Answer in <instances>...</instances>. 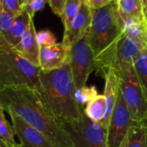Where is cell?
<instances>
[{
    "label": "cell",
    "instance_id": "cell-1",
    "mask_svg": "<svg viewBox=\"0 0 147 147\" xmlns=\"http://www.w3.org/2000/svg\"><path fill=\"white\" fill-rule=\"evenodd\" d=\"M0 107L11 110L37 128L56 147H73L69 135L47 109L39 93L27 87L0 89Z\"/></svg>",
    "mask_w": 147,
    "mask_h": 147
},
{
    "label": "cell",
    "instance_id": "cell-2",
    "mask_svg": "<svg viewBox=\"0 0 147 147\" xmlns=\"http://www.w3.org/2000/svg\"><path fill=\"white\" fill-rule=\"evenodd\" d=\"M41 101L61 125L79 120L84 109L76 99L75 85L70 63L50 71H40Z\"/></svg>",
    "mask_w": 147,
    "mask_h": 147
},
{
    "label": "cell",
    "instance_id": "cell-3",
    "mask_svg": "<svg viewBox=\"0 0 147 147\" xmlns=\"http://www.w3.org/2000/svg\"><path fill=\"white\" fill-rule=\"evenodd\" d=\"M41 69L22 57L0 38V89L27 87L40 93Z\"/></svg>",
    "mask_w": 147,
    "mask_h": 147
},
{
    "label": "cell",
    "instance_id": "cell-4",
    "mask_svg": "<svg viewBox=\"0 0 147 147\" xmlns=\"http://www.w3.org/2000/svg\"><path fill=\"white\" fill-rule=\"evenodd\" d=\"M122 34L115 0L102 8L92 9L88 38L95 58L108 49Z\"/></svg>",
    "mask_w": 147,
    "mask_h": 147
},
{
    "label": "cell",
    "instance_id": "cell-5",
    "mask_svg": "<svg viewBox=\"0 0 147 147\" xmlns=\"http://www.w3.org/2000/svg\"><path fill=\"white\" fill-rule=\"evenodd\" d=\"M147 47L143 43L123 33L108 49L96 57V70L103 77L109 69L117 72L134 65L136 56Z\"/></svg>",
    "mask_w": 147,
    "mask_h": 147
},
{
    "label": "cell",
    "instance_id": "cell-6",
    "mask_svg": "<svg viewBox=\"0 0 147 147\" xmlns=\"http://www.w3.org/2000/svg\"><path fill=\"white\" fill-rule=\"evenodd\" d=\"M120 89L134 123L147 126V93L134 65L118 72Z\"/></svg>",
    "mask_w": 147,
    "mask_h": 147
},
{
    "label": "cell",
    "instance_id": "cell-7",
    "mask_svg": "<svg viewBox=\"0 0 147 147\" xmlns=\"http://www.w3.org/2000/svg\"><path fill=\"white\" fill-rule=\"evenodd\" d=\"M62 126L73 147H109L108 130L101 123L91 121L85 113L79 120Z\"/></svg>",
    "mask_w": 147,
    "mask_h": 147
},
{
    "label": "cell",
    "instance_id": "cell-8",
    "mask_svg": "<svg viewBox=\"0 0 147 147\" xmlns=\"http://www.w3.org/2000/svg\"><path fill=\"white\" fill-rule=\"evenodd\" d=\"M70 65L77 89L86 86L89 76L96 70L95 54L89 42L88 33L71 47Z\"/></svg>",
    "mask_w": 147,
    "mask_h": 147
},
{
    "label": "cell",
    "instance_id": "cell-9",
    "mask_svg": "<svg viewBox=\"0 0 147 147\" xmlns=\"http://www.w3.org/2000/svg\"><path fill=\"white\" fill-rule=\"evenodd\" d=\"M133 124L134 121L130 115L121 90L119 89L117 101L108 128L109 147H119Z\"/></svg>",
    "mask_w": 147,
    "mask_h": 147
},
{
    "label": "cell",
    "instance_id": "cell-10",
    "mask_svg": "<svg viewBox=\"0 0 147 147\" xmlns=\"http://www.w3.org/2000/svg\"><path fill=\"white\" fill-rule=\"evenodd\" d=\"M10 117L15 135L20 140V147H56L46 135L11 110L5 111Z\"/></svg>",
    "mask_w": 147,
    "mask_h": 147
},
{
    "label": "cell",
    "instance_id": "cell-11",
    "mask_svg": "<svg viewBox=\"0 0 147 147\" xmlns=\"http://www.w3.org/2000/svg\"><path fill=\"white\" fill-rule=\"evenodd\" d=\"M92 18V9L83 0L80 9L74 17L70 28L65 31L63 43L71 48V47L84 37L89 32Z\"/></svg>",
    "mask_w": 147,
    "mask_h": 147
},
{
    "label": "cell",
    "instance_id": "cell-12",
    "mask_svg": "<svg viewBox=\"0 0 147 147\" xmlns=\"http://www.w3.org/2000/svg\"><path fill=\"white\" fill-rule=\"evenodd\" d=\"M71 49L63 42L53 46L40 47V67L43 71H50L70 63Z\"/></svg>",
    "mask_w": 147,
    "mask_h": 147
},
{
    "label": "cell",
    "instance_id": "cell-13",
    "mask_svg": "<svg viewBox=\"0 0 147 147\" xmlns=\"http://www.w3.org/2000/svg\"><path fill=\"white\" fill-rule=\"evenodd\" d=\"M22 57L31 62L33 65L40 67V47L37 40V32L32 19L28 29L23 34L20 43L13 47Z\"/></svg>",
    "mask_w": 147,
    "mask_h": 147
},
{
    "label": "cell",
    "instance_id": "cell-14",
    "mask_svg": "<svg viewBox=\"0 0 147 147\" xmlns=\"http://www.w3.org/2000/svg\"><path fill=\"white\" fill-rule=\"evenodd\" d=\"M105 79L104 96L106 99V113L101 124L108 130L111 117L117 101L118 91L120 89V77L115 69H109L103 76Z\"/></svg>",
    "mask_w": 147,
    "mask_h": 147
},
{
    "label": "cell",
    "instance_id": "cell-15",
    "mask_svg": "<svg viewBox=\"0 0 147 147\" xmlns=\"http://www.w3.org/2000/svg\"><path fill=\"white\" fill-rule=\"evenodd\" d=\"M115 4L120 18L146 21L141 0H115Z\"/></svg>",
    "mask_w": 147,
    "mask_h": 147
},
{
    "label": "cell",
    "instance_id": "cell-16",
    "mask_svg": "<svg viewBox=\"0 0 147 147\" xmlns=\"http://www.w3.org/2000/svg\"><path fill=\"white\" fill-rule=\"evenodd\" d=\"M32 19L33 18L30 17V16L27 12L23 11L21 15L16 17L12 28L9 33V34L4 38L3 37L0 38L3 39L7 42V44L11 47H15L20 43Z\"/></svg>",
    "mask_w": 147,
    "mask_h": 147
},
{
    "label": "cell",
    "instance_id": "cell-17",
    "mask_svg": "<svg viewBox=\"0 0 147 147\" xmlns=\"http://www.w3.org/2000/svg\"><path fill=\"white\" fill-rule=\"evenodd\" d=\"M84 113L91 121L101 123L106 113V99L104 95H98L91 99L85 106Z\"/></svg>",
    "mask_w": 147,
    "mask_h": 147
},
{
    "label": "cell",
    "instance_id": "cell-18",
    "mask_svg": "<svg viewBox=\"0 0 147 147\" xmlns=\"http://www.w3.org/2000/svg\"><path fill=\"white\" fill-rule=\"evenodd\" d=\"M4 112L3 109L0 107V141L8 147H20L14 138L13 126L6 120Z\"/></svg>",
    "mask_w": 147,
    "mask_h": 147
},
{
    "label": "cell",
    "instance_id": "cell-19",
    "mask_svg": "<svg viewBox=\"0 0 147 147\" xmlns=\"http://www.w3.org/2000/svg\"><path fill=\"white\" fill-rule=\"evenodd\" d=\"M128 138V147H147V126L134 122Z\"/></svg>",
    "mask_w": 147,
    "mask_h": 147
},
{
    "label": "cell",
    "instance_id": "cell-20",
    "mask_svg": "<svg viewBox=\"0 0 147 147\" xmlns=\"http://www.w3.org/2000/svg\"><path fill=\"white\" fill-rule=\"evenodd\" d=\"M134 67L137 76L147 93V47H145L136 56L134 61Z\"/></svg>",
    "mask_w": 147,
    "mask_h": 147
},
{
    "label": "cell",
    "instance_id": "cell-21",
    "mask_svg": "<svg viewBox=\"0 0 147 147\" xmlns=\"http://www.w3.org/2000/svg\"><path fill=\"white\" fill-rule=\"evenodd\" d=\"M83 0H66L64 14L62 16V22L65 27V31H67L71 24L80 9Z\"/></svg>",
    "mask_w": 147,
    "mask_h": 147
},
{
    "label": "cell",
    "instance_id": "cell-22",
    "mask_svg": "<svg viewBox=\"0 0 147 147\" xmlns=\"http://www.w3.org/2000/svg\"><path fill=\"white\" fill-rule=\"evenodd\" d=\"M97 88L94 85L92 86H84L82 88L77 89L76 90V99L78 103L82 105H87V103L93 99L95 96H98Z\"/></svg>",
    "mask_w": 147,
    "mask_h": 147
},
{
    "label": "cell",
    "instance_id": "cell-23",
    "mask_svg": "<svg viewBox=\"0 0 147 147\" xmlns=\"http://www.w3.org/2000/svg\"><path fill=\"white\" fill-rule=\"evenodd\" d=\"M16 17L0 6V37H6L10 32Z\"/></svg>",
    "mask_w": 147,
    "mask_h": 147
},
{
    "label": "cell",
    "instance_id": "cell-24",
    "mask_svg": "<svg viewBox=\"0 0 147 147\" xmlns=\"http://www.w3.org/2000/svg\"><path fill=\"white\" fill-rule=\"evenodd\" d=\"M37 40L40 47L53 46L57 43L56 37L49 29H44L37 32Z\"/></svg>",
    "mask_w": 147,
    "mask_h": 147
},
{
    "label": "cell",
    "instance_id": "cell-25",
    "mask_svg": "<svg viewBox=\"0 0 147 147\" xmlns=\"http://www.w3.org/2000/svg\"><path fill=\"white\" fill-rule=\"evenodd\" d=\"M0 6L15 17L18 16L24 11L19 3V0H0Z\"/></svg>",
    "mask_w": 147,
    "mask_h": 147
},
{
    "label": "cell",
    "instance_id": "cell-26",
    "mask_svg": "<svg viewBox=\"0 0 147 147\" xmlns=\"http://www.w3.org/2000/svg\"><path fill=\"white\" fill-rule=\"evenodd\" d=\"M45 3L46 0H26L23 9L30 16V17L34 18L36 12L44 9Z\"/></svg>",
    "mask_w": 147,
    "mask_h": 147
},
{
    "label": "cell",
    "instance_id": "cell-27",
    "mask_svg": "<svg viewBox=\"0 0 147 147\" xmlns=\"http://www.w3.org/2000/svg\"><path fill=\"white\" fill-rule=\"evenodd\" d=\"M53 12L62 18L66 0H47Z\"/></svg>",
    "mask_w": 147,
    "mask_h": 147
},
{
    "label": "cell",
    "instance_id": "cell-28",
    "mask_svg": "<svg viewBox=\"0 0 147 147\" xmlns=\"http://www.w3.org/2000/svg\"><path fill=\"white\" fill-rule=\"evenodd\" d=\"M91 9H100L109 3H111L115 0H84Z\"/></svg>",
    "mask_w": 147,
    "mask_h": 147
},
{
    "label": "cell",
    "instance_id": "cell-29",
    "mask_svg": "<svg viewBox=\"0 0 147 147\" xmlns=\"http://www.w3.org/2000/svg\"><path fill=\"white\" fill-rule=\"evenodd\" d=\"M128 142H129V138H128V134L126 135V137L124 138V140H122V142L121 143V145L119 147H128Z\"/></svg>",
    "mask_w": 147,
    "mask_h": 147
},
{
    "label": "cell",
    "instance_id": "cell-30",
    "mask_svg": "<svg viewBox=\"0 0 147 147\" xmlns=\"http://www.w3.org/2000/svg\"><path fill=\"white\" fill-rule=\"evenodd\" d=\"M142 5H143V9H144V14H145V18L147 22V0H141Z\"/></svg>",
    "mask_w": 147,
    "mask_h": 147
},
{
    "label": "cell",
    "instance_id": "cell-31",
    "mask_svg": "<svg viewBox=\"0 0 147 147\" xmlns=\"http://www.w3.org/2000/svg\"><path fill=\"white\" fill-rule=\"evenodd\" d=\"M25 2H26V0H19V3H20V4H21V6H22V9H24ZM23 10H24V9H23Z\"/></svg>",
    "mask_w": 147,
    "mask_h": 147
},
{
    "label": "cell",
    "instance_id": "cell-32",
    "mask_svg": "<svg viewBox=\"0 0 147 147\" xmlns=\"http://www.w3.org/2000/svg\"><path fill=\"white\" fill-rule=\"evenodd\" d=\"M0 147H8V146H7L5 144H3V142H1V141H0Z\"/></svg>",
    "mask_w": 147,
    "mask_h": 147
}]
</instances>
